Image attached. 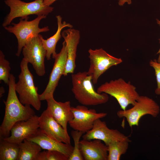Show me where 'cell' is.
Returning <instances> with one entry per match:
<instances>
[{
	"mask_svg": "<svg viewBox=\"0 0 160 160\" xmlns=\"http://www.w3.org/2000/svg\"><path fill=\"white\" fill-rule=\"evenodd\" d=\"M69 157L62 153L55 151H40L36 160H68Z\"/></svg>",
	"mask_w": 160,
	"mask_h": 160,
	"instance_id": "cell-25",
	"label": "cell"
},
{
	"mask_svg": "<svg viewBox=\"0 0 160 160\" xmlns=\"http://www.w3.org/2000/svg\"><path fill=\"white\" fill-rule=\"evenodd\" d=\"M128 109L120 110L117 115L120 118H125L130 127L138 126L140 119L146 115L156 117L159 114L160 108L153 99L146 96L140 95L132 105Z\"/></svg>",
	"mask_w": 160,
	"mask_h": 160,
	"instance_id": "cell-7",
	"label": "cell"
},
{
	"mask_svg": "<svg viewBox=\"0 0 160 160\" xmlns=\"http://www.w3.org/2000/svg\"><path fill=\"white\" fill-rule=\"evenodd\" d=\"M131 141L128 140H114L108 146V160H119L121 156L127 152Z\"/></svg>",
	"mask_w": 160,
	"mask_h": 160,
	"instance_id": "cell-22",
	"label": "cell"
},
{
	"mask_svg": "<svg viewBox=\"0 0 160 160\" xmlns=\"http://www.w3.org/2000/svg\"><path fill=\"white\" fill-rule=\"evenodd\" d=\"M90 65L87 72L92 78V83H97L100 77L111 67L121 63V58L114 57L108 53L102 48L89 49L88 51Z\"/></svg>",
	"mask_w": 160,
	"mask_h": 160,
	"instance_id": "cell-8",
	"label": "cell"
},
{
	"mask_svg": "<svg viewBox=\"0 0 160 160\" xmlns=\"http://www.w3.org/2000/svg\"><path fill=\"white\" fill-rule=\"evenodd\" d=\"M46 100L47 104V109L55 119L67 131V124L73 118L70 101L57 102L53 96Z\"/></svg>",
	"mask_w": 160,
	"mask_h": 160,
	"instance_id": "cell-17",
	"label": "cell"
},
{
	"mask_svg": "<svg viewBox=\"0 0 160 160\" xmlns=\"http://www.w3.org/2000/svg\"><path fill=\"white\" fill-rule=\"evenodd\" d=\"M156 21L158 24L160 26V20L158 19H156ZM159 43L160 44V39H159ZM156 54L159 55L157 61L158 63H160V48L158 51L157 52Z\"/></svg>",
	"mask_w": 160,
	"mask_h": 160,
	"instance_id": "cell-28",
	"label": "cell"
},
{
	"mask_svg": "<svg viewBox=\"0 0 160 160\" xmlns=\"http://www.w3.org/2000/svg\"><path fill=\"white\" fill-rule=\"evenodd\" d=\"M136 89L130 81L127 82L119 78L101 84L97 92L100 94L105 93L114 97L121 110H125L129 105H133L139 97Z\"/></svg>",
	"mask_w": 160,
	"mask_h": 160,
	"instance_id": "cell-5",
	"label": "cell"
},
{
	"mask_svg": "<svg viewBox=\"0 0 160 160\" xmlns=\"http://www.w3.org/2000/svg\"><path fill=\"white\" fill-rule=\"evenodd\" d=\"M84 133L81 132L73 130L71 132L73 139L74 146L73 152L68 160H83L84 159L81 153L79 148L80 139Z\"/></svg>",
	"mask_w": 160,
	"mask_h": 160,
	"instance_id": "cell-23",
	"label": "cell"
},
{
	"mask_svg": "<svg viewBox=\"0 0 160 160\" xmlns=\"http://www.w3.org/2000/svg\"><path fill=\"white\" fill-rule=\"evenodd\" d=\"M39 34L28 41L23 47L22 52L23 58L32 65L37 75L41 76L45 72L44 59L47 51Z\"/></svg>",
	"mask_w": 160,
	"mask_h": 160,
	"instance_id": "cell-9",
	"label": "cell"
},
{
	"mask_svg": "<svg viewBox=\"0 0 160 160\" xmlns=\"http://www.w3.org/2000/svg\"><path fill=\"white\" fill-rule=\"evenodd\" d=\"M39 128L50 137L58 141L71 144L70 137L66 131L47 109L39 118Z\"/></svg>",
	"mask_w": 160,
	"mask_h": 160,
	"instance_id": "cell-13",
	"label": "cell"
},
{
	"mask_svg": "<svg viewBox=\"0 0 160 160\" xmlns=\"http://www.w3.org/2000/svg\"><path fill=\"white\" fill-rule=\"evenodd\" d=\"M9 61L5 58V55L0 50V81H3L5 83L8 84L10 75L11 68Z\"/></svg>",
	"mask_w": 160,
	"mask_h": 160,
	"instance_id": "cell-24",
	"label": "cell"
},
{
	"mask_svg": "<svg viewBox=\"0 0 160 160\" xmlns=\"http://www.w3.org/2000/svg\"><path fill=\"white\" fill-rule=\"evenodd\" d=\"M19 153L17 160H36L41 148L36 143L26 139L19 143Z\"/></svg>",
	"mask_w": 160,
	"mask_h": 160,
	"instance_id": "cell-20",
	"label": "cell"
},
{
	"mask_svg": "<svg viewBox=\"0 0 160 160\" xmlns=\"http://www.w3.org/2000/svg\"><path fill=\"white\" fill-rule=\"evenodd\" d=\"M98 139H83L79 142L80 151L84 160H108V146Z\"/></svg>",
	"mask_w": 160,
	"mask_h": 160,
	"instance_id": "cell-18",
	"label": "cell"
},
{
	"mask_svg": "<svg viewBox=\"0 0 160 160\" xmlns=\"http://www.w3.org/2000/svg\"><path fill=\"white\" fill-rule=\"evenodd\" d=\"M44 4L46 5L50 6L57 0H43Z\"/></svg>",
	"mask_w": 160,
	"mask_h": 160,
	"instance_id": "cell-29",
	"label": "cell"
},
{
	"mask_svg": "<svg viewBox=\"0 0 160 160\" xmlns=\"http://www.w3.org/2000/svg\"><path fill=\"white\" fill-rule=\"evenodd\" d=\"M19 150V143L0 139V160H17Z\"/></svg>",
	"mask_w": 160,
	"mask_h": 160,
	"instance_id": "cell-21",
	"label": "cell"
},
{
	"mask_svg": "<svg viewBox=\"0 0 160 160\" xmlns=\"http://www.w3.org/2000/svg\"><path fill=\"white\" fill-rule=\"evenodd\" d=\"M26 139L36 143L42 149L61 152L69 158L73 149V147L71 144L60 142L53 139L43 132L39 128L35 134Z\"/></svg>",
	"mask_w": 160,
	"mask_h": 160,
	"instance_id": "cell-16",
	"label": "cell"
},
{
	"mask_svg": "<svg viewBox=\"0 0 160 160\" xmlns=\"http://www.w3.org/2000/svg\"><path fill=\"white\" fill-rule=\"evenodd\" d=\"M39 116L36 115L26 120L19 121L12 127L10 135L4 139L19 143L35 134L39 128Z\"/></svg>",
	"mask_w": 160,
	"mask_h": 160,
	"instance_id": "cell-14",
	"label": "cell"
},
{
	"mask_svg": "<svg viewBox=\"0 0 160 160\" xmlns=\"http://www.w3.org/2000/svg\"><path fill=\"white\" fill-rule=\"evenodd\" d=\"M67 46V57L63 75L73 73L76 67V59L78 45L80 35L79 30L69 28L64 30L61 33Z\"/></svg>",
	"mask_w": 160,
	"mask_h": 160,
	"instance_id": "cell-15",
	"label": "cell"
},
{
	"mask_svg": "<svg viewBox=\"0 0 160 160\" xmlns=\"http://www.w3.org/2000/svg\"><path fill=\"white\" fill-rule=\"evenodd\" d=\"M82 137L83 139L88 140H99L103 141L106 145L114 140L131 141L128 137L118 130L108 128L105 122L100 119L95 121L92 128L83 135Z\"/></svg>",
	"mask_w": 160,
	"mask_h": 160,
	"instance_id": "cell-12",
	"label": "cell"
},
{
	"mask_svg": "<svg viewBox=\"0 0 160 160\" xmlns=\"http://www.w3.org/2000/svg\"><path fill=\"white\" fill-rule=\"evenodd\" d=\"M150 65L154 70L157 82V87L155 90V93L157 95H160V63L157 60H151L149 62Z\"/></svg>",
	"mask_w": 160,
	"mask_h": 160,
	"instance_id": "cell-26",
	"label": "cell"
},
{
	"mask_svg": "<svg viewBox=\"0 0 160 160\" xmlns=\"http://www.w3.org/2000/svg\"><path fill=\"white\" fill-rule=\"evenodd\" d=\"M67 57V46L64 41L63 43V47L60 51L57 54L54 58L55 63L49 77L48 83L43 92L39 95V98L41 101L46 100L47 98L53 96L54 92L59 80L63 74Z\"/></svg>",
	"mask_w": 160,
	"mask_h": 160,
	"instance_id": "cell-11",
	"label": "cell"
},
{
	"mask_svg": "<svg viewBox=\"0 0 160 160\" xmlns=\"http://www.w3.org/2000/svg\"><path fill=\"white\" fill-rule=\"evenodd\" d=\"M57 22V29L56 32L52 36L46 39H43L42 36L39 34L43 46L47 51L46 57L48 60L51 59V55L54 59L57 53L56 52L57 44L62 36L61 34L62 30L66 27L72 28L73 26L66 21L62 22V17L60 15L56 16Z\"/></svg>",
	"mask_w": 160,
	"mask_h": 160,
	"instance_id": "cell-19",
	"label": "cell"
},
{
	"mask_svg": "<svg viewBox=\"0 0 160 160\" xmlns=\"http://www.w3.org/2000/svg\"><path fill=\"white\" fill-rule=\"evenodd\" d=\"M28 63L23 58L21 62V72L18 76L19 80L15 84V90L23 104L31 105L39 111L41 107V100L38 93V88L34 83L33 76L29 69Z\"/></svg>",
	"mask_w": 160,
	"mask_h": 160,
	"instance_id": "cell-3",
	"label": "cell"
},
{
	"mask_svg": "<svg viewBox=\"0 0 160 160\" xmlns=\"http://www.w3.org/2000/svg\"><path fill=\"white\" fill-rule=\"evenodd\" d=\"M4 2L10 10L2 23L4 28L10 25L13 20L17 17L24 19L32 15L47 16L54 9L53 7L45 5L43 0H35L30 2L21 0H5Z\"/></svg>",
	"mask_w": 160,
	"mask_h": 160,
	"instance_id": "cell-4",
	"label": "cell"
},
{
	"mask_svg": "<svg viewBox=\"0 0 160 160\" xmlns=\"http://www.w3.org/2000/svg\"><path fill=\"white\" fill-rule=\"evenodd\" d=\"M15 78L11 74L8 83L9 90L7 99L4 101L5 112L0 126V139L10 135V130L17 122L26 120L34 115L35 112L30 105H23L20 101L15 90Z\"/></svg>",
	"mask_w": 160,
	"mask_h": 160,
	"instance_id": "cell-1",
	"label": "cell"
},
{
	"mask_svg": "<svg viewBox=\"0 0 160 160\" xmlns=\"http://www.w3.org/2000/svg\"><path fill=\"white\" fill-rule=\"evenodd\" d=\"M5 92V90L4 88L3 87H1L0 89V97H1L3 94Z\"/></svg>",
	"mask_w": 160,
	"mask_h": 160,
	"instance_id": "cell-30",
	"label": "cell"
},
{
	"mask_svg": "<svg viewBox=\"0 0 160 160\" xmlns=\"http://www.w3.org/2000/svg\"><path fill=\"white\" fill-rule=\"evenodd\" d=\"M71 90L78 102L85 106L96 105L105 104L109 100L107 94H100L95 91L92 84V78L87 72H79L71 75Z\"/></svg>",
	"mask_w": 160,
	"mask_h": 160,
	"instance_id": "cell-2",
	"label": "cell"
},
{
	"mask_svg": "<svg viewBox=\"0 0 160 160\" xmlns=\"http://www.w3.org/2000/svg\"><path fill=\"white\" fill-rule=\"evenodd\" d=\"M46 17L45 15L37 16L35 19L31 21L28 20L29 17L24 19L21 18L17 23H12V26L4 27L6 30L13 33L17 38L18 46L16 55L17 56H20L23 47L28 41L38 36L40 33L49 31L48 26L42 28L39 27L41 20L46 18Z\"/></svg>",
	"mask_w": 160,
	"mask_h": 160,
	"instance_id": "cell-6",
	"label": "cell"
},
{
	"mask_svg": "<svg viewBox=\"0 0 160 160\" xmlns=\"http://www.w3.org/2000/svg\"><path fill=\"white\" fill-rule=\"evenodd\" d=\"M125 3H127L129 4H131V0H119L118 4L120 6H123Z\"/></svg>",
	"mask_w": 160,
	"mask_h": 160,
	"instance_id": "cell-27",
	"label": "cell"
},
{
	"mask_svg": "<svg viewBox=\"0 0 160 160\" xmlns=\"http://www.w3.org/2000/svg\"><path fill=\"white\" fill-rule=\"evenodd\" d=\"M73 118L69 122L70 126L73 130L85 133L92 128L95 121L97 119L106 116L107 113H97L94 109H88L84 105L71 106Z\"/></svg>",
	"mask_w": 160,
	"mask_h": 160,
	"instance_id": "cell-10",
	"label": "cell"
}]
</instances>
